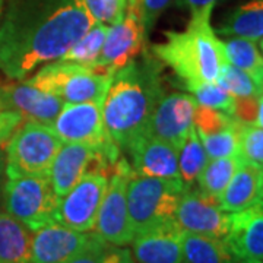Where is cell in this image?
<instances>
[{
  "instance_id": "1",
  "label": "cell",
  "mask_w": 263,
  "mask_h": 263,
  "mask_svg": "<svg viewBox=\"0 0 263 263\" xmlns=\"http://www.w3.org/2000/svg\"><path fill=\"white\" fill-rule=\"evenodd\" d=\"M85 0H5L0 18V70L24 81L56 62L94 27Z\"/></svg>"
},
{
  "instance_id": "2",
  "label": "cell",
  "mask_w": 263,
  "mask_h": 263,
  "mask_svg": "<svg viewBox=\"0 0 263 263\" xmlns=\"http://www.w3.org/2000/svg\"><path fill=\"white\" fill-rule=\"evenodd\" d=\"M164 94L162 65L152 53L114 72L103 101V119L107 135L120 152L127 154L146 133Z\"/></svg>"
},
{
  "instance_id": "3",
  "label": "cell",
  "mask_w": 263,
  "mask_h": 263,
  "mask_svg": "<svg viewBox=\"0 0 263 263\" xmlns=\"http://www.w3.org/2000/svg\"><path fill=\"white\" fill-rule=\"evenodd\" d=\"M212 12L192 15L184 31L165 32V41L151 48L152 56L179 76L180 85L216 82L228 62L224 43L211 25Z\"/></svg>"
},
{
  "instance_id": "4",
  "label": "cell",
  "mask_w": 263,
  "mask_h": 263,
  "mask_svg": "<svg viewBox=\"0 0 263 263\" xmlns=\"http://www.w3.org/2000/svg\"><path fill=\"white\" fill-rule=\"evenodd\" d=\"M113 75L89 66L56 60L24 81L65 103H103Z\"/></svg>"
},
{
  "instance_id": "5",
  "label": "cell",
  "mask_w": 263,
  "mask_h": 263,
  "mask_svg": "<svg viewBox=\"0 0 263 263\" xmlns=\"http://www.w3.org/2000/svg\"><path fill=\"white\" fill-rule=\"evenodd\" d=\"M184 189L180 179L145 177L132 171L127 183V209L135 234L173 221Z\"/></svg>"
},
{
  "instance_id": "6",
  "label": "cell",
  "mask_w": 263,
  "mask_h": 263,
  "mask_svg": "<svg viewBox=\"0 0 263 263\" xmlns=\"http://www.w3.org/2000/svg\"><path fill=\"white\" fill-rule=\"evenodd\" d=\"M62 145L48 124L24 122L6 146V179L48 174Z\"/></svg>"
},
{
  "instance_id": "7",
  "label": "cell",
  "mask_w": 263,
  "mask_h": 263,
  "mask_svg": "<svg viewBox=\"0 0 263 263\" xmlns=\"http://www.w3.org/2000/svg\"><path fill=\"white\" fill-rule=\"evenodd\" d=\"M57 203L59 197L53 189L50 174L6 179L3 208L32 233L54 222Z\"/></svg>"
},
{
  "instance_id": "8",
  "label": "cell",
  "mask_w": 263,
  "mask_h": 263,
  "mask_svg": "<svg viewBox=\"0 0 263 263\" xmlns=\"http://www.w3.org/2000/svg\"><path fill=\"white\" fill-rule=\"evenodd\" d=\"M50 127L62 142L89 145L103 154L113 165H116L122 157L120 149L105 132L103 103H65Z\"/></svg>"
},
{
  "instance_id": "9",
  "label": "cell",
  "mask_w": 263,
  "mask_h": 263,
  "mask_svg": "<svg viewBox=\"0 0 263 263\" xmlns=\"http://www.w3.org/2000/svg\"><path fill=\"white\" fill-rule=\"evenodd\" d=\"M132 171L130 164L124 157H120L108 177L107 190L95 221V233L117 247L129 246L135 237L127 209V183Z\"/></svg>"
},
{
  "instance_id": "10",
  "label": "cell",
  "mask_w": 263,
  "mask_h": 263,
  "mask_svg": "<svg viewBox=\"0 0 263 263\" xmlns=\"http://www.w3.org/2000/svg\"><path fill=\"white\" fill-rule=\"evenodd\" d=\"M107 184V174L100 171H88L75 187L59 199L54 222L75 231H94Z\"/></svg>"
},
{
  "instance_id": "11",
  "label": "cell",
  "mask_w": 263,
  "mask_h": 263,
  "mask_svg": "<svg viewBox=\"0 0 263 263\" xmlns=\"http://www.w3.org/2000/svg\"><path fill=\"white\" fill-rule=\"evenodd\" d=\"M146 34L139 15V5H129L124 18L108 27L100 56L89 67L113 75L129 65L143 50Z\"/></svg>"
},
{
  "instance_id": "12",
  "label": "cell",
  "mask_w": 263,
  "mask_h": 263,
  "mask_svg": "<svg viewBox=\"0 0 263 263\" xmlns=\"http://www.w3.org/2000/svg\"><path fill=\"white\" fill-rule=\"evenodd\" d=\"M113 170V164H110L103 154L92 146L76 142H63L48 174L57 197L60 199L75 187L88 171H100L110 177Z\"/></svg>"
},
{
  "instance_id": "13",
  "label": "cell",
  "mask_w": 263,
  "mask_h": 263,
  "mask_svg": "<svg viewBox=\"0 0 263 263\" xmlns=\"http://www.w3.org/2000/svg\"><path fill=\"white\" fill-rule=\"evenodd\" d=\"M181 231L224 238L230 228V214L226 212L218 199L193 190L184 189L174 215Z\"/></svg>"
},
{
  "instance_id": "14",
  "label": "cell",
  "mask_w": 263,
  "mask_h": 263,
  "mask_svg": "<svg viewBox=\"0 0 263 263\" xmlns=\"http://www.w3.org/2000/svg\"><path fill=\"white\" fill-rule=\"evenodd\" d=\"M197 103L193 97L183 92L164 94L155 107L145 135L158 138L180 148L195 126Z\"/></svg>"
},
{
  "instance_id": "15",
  "label": "cell",
  "mask_w": 263,
  "mask_h": 263,
  "mask_svg": "<svg viewBox=\"0 0 263 263\" xmlns=\"http://www.w3.org/2000/svg\"><path fill=\"white\" fill-rule=\"evenodd\" d=\"M65 101L29 85L27 81L0 86V111H15L25 122L51 124L63 108Z\"/></svg>"
},
{
  "instance_id": "16",
  "label": "cell",
  "mask_w": 263,
  "mask_h": 263,
  "mask_svg": "<svg viewBox=\"0 0 263 263\" xmlns=\"http://www.w3.org/2000/svg\"><path fill=\"white\" fill-rule=\"evenodd\" d=\"M224 241L235 259L263 263V200L230 214Z\"/></svg>"
},
{
  "instance_id": "17",
  "label": "cell",
  "mask_w": 263,
  "mask_h": 263,
  "mask_svg": "<svg viewBox=\"0 0 263 263\" xmlns=\"http://www.w3.org/2000/svg\"><path fill=\"white\" fill-rule=\"evenodd\" d=\"M181 228L176 219L136 233L132 240V257L136 263H183Z\"/></svg>"
},
{
  "instance_id": "18",
  "label": "cell",
  "mask_w": 263,
  "mask_h": 263,
  "mask_svg": "<svg viewBox=\"0 0 263 263\" xmlns=\"http://www.w3.org/2000/svg\"><path fill=\"white\" fill-rule=\"evenodd\" d=\"M135 174L157 179H180L179 148L167 141L143 135L130 146ZM181 180V179H180Z\"/></svg>"
},
{
  "instance_id": "19",
  "label": "cell",
  "mask_w": 263,
  "mask_h": 263,
  "mask_svg": "<svg viewBox=\"0 0 263 263\" xmlns=\"http://www.w3.org/2000/svg\"><path fill=\"white\" fill-rule=\"evenodd\" d=\"M92 233L75 231L51 222L32 233V263H66L79 253Z\"/></svg>"
},
{
  "instance_id": "20",
  "label": "cell",
  "mask_w": 263,
  "mask_h": 263,
  "mask_svg": "<svg viewBox=\"0 0 263 263\" xmlns=\"http://www.w3.org/2000/svg\"><path fill=\"white\" fill-rule=\"evenodd\" d=\"M262 168L240 161L233 179L218 197L221 208L233 214L262 200Z\"/></svg>"
},
{
  "instance_id": "21",
  "label": "cell",
  "mask_w": 263,
  "mask_h": 263,
  "mask_svg": "<svg viewBox=\"0 0 263 263\" xmlns=\"http://www.w3.org/2000/svg\"><path fill=\"white\" fill-rule=\"evenodd\" d=\"M0 263H32V231L0 211Z\"/></svg>"
},
{
  "instance_id": "22",
  "label": "cell",
  "mask_w": 263,
  "mask_h": 263,
  "mask_svg": "<svg viewBox=\"0 0 263 263\" xmlns=\"http://www.w3.org/2000/svg\"><path fill=\"white\" fill-rule=\"evenodd\" d=\"M224 37L247 38L259 41L263 38V0H252L233 9L218 28Z\"/></svg>"
},
{
  "instance_id": "23",
  "label": "cell",
  "mask_w": 263,
  "mask_h": 263,
  "mask_svg": "<svg viewBox=\"0 0 263 263\" xmlns=\"http://www.w3.org/2000/svg\"><path fill=\"white\" fill-rule=\"evenodd\" d=\"M183 263H230L234 257L224 238L211 235L181 233Z\"/></svg>"
},
{
  "instance_id": "24",
  "label": "cell",
  "mask_w": 263,
  "mask_h": 263,
  "mask_svg": "<svg viewBox=\"0 0 263 263\" xmlns=\"http://www.w3.org/2000/svg\"><path fill=\"white\" fill-rule=\"evenodd\" d=\"M208 161H209V157L193 126L179 148L180 179L186 187H190L196 181Z\"/></svg>"
},
{
  "instance_id": "25",
  "label": "cell",
  "mask_w": 263,
  "mask_h": 263,
  "mask_svg": "<svg viewBox=\"0 0 263 263\" xmlns=\"http://www.w3.org/2000/svg\"><path fill=\"white\" fill-rule=\"evenodd\" d=\"M238 164L240 160L237 155L209 160L196 180L199 190L218 199L233 179Z\"/></svg>"
},
{
  "instance_id": "26",
  "label": "cell",
  "mask_w": 263,
  "mask_h": 263,
  "mask_svg": "<svg viewBox=\"0 0 263 263\" xmlns=\"http://www.w3.org/2000/svg\"><path fill=\"white\" fill-rule=\"evenodd\" d=\"M224 43L227 60L235 67L247 72L254 78L263 69V57L260 56L256 43L240 37H230Z\"/></svg>"
},
{
  "instance_id": "27",
  "label": "cell",
  "mask_w": 263,
  "mask_h": 263,
  "mask_svg": "<svg viewBox=\"0 0 263 263\" xmlns=\"http://www.w3.org/2000/svg\"><path fill=\"white\" fill-rule=\"evenodd\" d=\"M107 31H108V25L97 22L94 27L89 29L81 40H78L59 60L91 66L101 53Z\"/></svg>"
},
{
  "instance_id": "28",
  "label": "cell",
  "mask_w": 263,
  "mask_h": 263,
  "mask_svg": "<svg viewBox=\"0 0 263 263\" xmlns=\"http://www.w3.org/2000/svg\"><path fill=\"white\" fill-rule=\"evenodd\" d=\"M184 89L193 94L197 105L221 110L227 114H233L234 97L216 82H199V84L183 85Z\"/></svg>"
},
{
  "instance_id": "29",
  "label": "cell",
  "mask_w": 263,
  "mask_h": 263,
  "mask_svg": "<svg viewBox=\"0 0 263 263\" xmlns=\"http://www.w3.org/2000/svg\"><path fill=\"white\" fill-rule=\"evenodd\" d=\"M237 157L243 162L263 170V127L256 124H240Z\"/></svg>"
},
{
  "instance_id": "30",
  "label": "cell",
  "mask_w": 263,
  "mask_h": 263,
  "mask_svg": "<svg viewBox=\"0 0 263 263\" xmlns=\"http://www.w3.org/2000/svg\"><path fill=\"white\" fill-rule=\"evenodd\" d=\"M240 124L241 123L237 122L234 119V122L222 130L212 133V135H206V136H199L203 143V148L206 151L209 160L237 155Z\"/></svg>"
},
{
  "instance_id": "31",
  "label": "cell",
  "mask_w": 263,
  "mask_h": 263,
  "mask_svg": "<svg viewBox=\"0 0 263 263\" xmlns=\"http://www.w3.org/2000/svg\"><path fill=\"white\" fill-rule=\"evenodd\" d=\"M216 84L221 85L233 97H260L253 78L230 62L222 65Z\"/></svg>"
},
{
  "instance_id": "32",
  "label": "cell",
  "mask_w": 263,
  "mask_h": 263,
  "mask_svg": "<svg viewBox=\"0 0 263 263\" xmlns=\"http://www.w3.org/2000/svg\"><path fill=\"white\" fill-rule=\"evenodd\" d=\"M122 249L110 245L97 233H92L84 249L66 263H119Z\"/></svg>"
},
{
  "instance_id": "33",
  "label": "cell",
  "mask_w": 263,
  "mask_h": 263,
  "mask_svg": "<svg viewBox=\"0 0 263 263\" xmlns=\"http://www.w3.org/2000/svg\"><path fill=\"white\" fill-rule=\"evenodd\" d=\"M233 122H234L233 116L224 113L221 110L202 107V105L196 107L195 119H193V124L199 136H206V135L222 130Z\"/></svg>"
},
{
  "instance_id": "34",
  "label": "cell",
  "mask_w": 263,
  "mask_h": 263,
  "mask_svg": "<svg viewBox=\"0 0 263 263\" xmlns=\"http://www.w3.org/2000/svg\"><path fill=\"white\" fill-rule=\"evenodd\" d=\"M95 22L114 25L120 22L127 10V0H85Z\"/></svg>"
},
{
  "instance_id": "35",
  "label": "cell",
  "mask_w": 263,
  "mask_h": 263,
  "mask_svg": "<svg viewBox=\"0 0 263 263\" xmlns=\"http://www.w3.org/2000/svg\"><path fill=\"white\" fill-rule=\"evenodd\" d=\"M173 0H139V15H141L142 25L145 29V34L148 35L158 19L162 15V12L168 6Z\"/></svg>"
},
{
  "instance_id": "36",
  "label": "cell",
  "mask_w": 263,
  "mask_h": 263,
  "mask_svg": "<svg viewBox=\"0 0 263 263\" xmlns=\"http://www.w3.org/2000/svg\"><path fill=\"white\" fill-rule=\"evenodd\" d=\"M259 97H234L233 117L241 124H254L257 119Z\"/></svg>"
},
{
  "instance_id": "37",
  "label": "cell",
  "mask_w": 263,
  "mask_h": 263,
  "mask_svg": "<svg viewBox=\"0 0 263 263\" xmlns=\"http://www.w3.org/2000/svg\"><path fill=\"white\" fill-rule=\"evenodd\" d=\"M25 122L22 116L15 111H0V146L2 143L9 141L22 123Z\"/></svg>"
},
{
  "instance_id": "38",
  "label": "cell",
  "mask_w": 263,
  "mask_h": 263,
  "mask_svg": "<svg viewBox=\"0 0 263 263\" xmlns=\"http://www.w3.org/2000/svg\"><path fill=\"white\" fill-rule=\"evenodd\" d=\"M221 0H174V3L181 9L190 10L192 15H199L203 12H212L216 3Z\"/></svg>"
},
{
  "instance_id": "39",
  "label": "cell",
  "mask_w": 263,
  "mask_h": 263,
  "mask_svg": "<svg viewBox=\"0 0 263 263\" xmlns=\"http://www.w3.org/2000/svg\"><path fill=\"white\" fill-rule=\"evenodd\" d=\"M6 157L5 152L0 151V211L3 208V193H5V183H6Z\"/></svg>"
},
{
  "instance_id": "40",
  "label": "cell",
  "mask_w": 263,
  "mask_h": 263,
  "mask_svg": "<svg viewBox=\"0 0 263 263\" xmlns=\"http://www.w3.org/2000/svg\"><path fill=\"white\" fill-rule=\"evenodd\" d=\"M256 126L263 127V95L259 97V108H257V119H256Z\"/></svg>"
},
{
  "instance_id": "41",
  "label": "cell",
  "mask_w": 263,
  "mask_h": 263,
  "mask_svg": "<svg viewBox=\"0 0 263 263\" xmlns=\"http://www.w3.org/2000/svg\"><path fill=\"white\" fill-rule=\"evenodd\" d=\"M119 263H136L135 262V259L132 257L130 250H127V249H122V254H120V260Z\"/></svg>"
},
{
  "instance_id": "42",
  "label": "cell",
  "mask_w": 263,
  "mask_h": 263,
  "mask_svg": "<svg viewBox=\"0 0 263 263\" xmlns=\"http://www.w3.org/2000/svg\"><path fill=\"white\" fill-rule=\"evenodd\" d=\"M254 82H256V85H257V88H259V92H260V95H263V69L257 73V75L254 76L253 78Z\"/></svg>"
},
{
  "instance_id": "43",
  "label": "cell",
  "mask_w": 263,
  "mask_h": 263,
  "mask_svg": "<svg viewBox=\"0 0 263 263\" xmlns=\"http://www.w3.org/2000/svg\"><path fill=\"white\" fill-rule=\"evenodd\" d=\"M230 263H254V262H247V260H241V259H233Z\"/></svg>"
},
{
  "instance_id": "44",
  "label": "cell",
  "mask_w": 263,
  "mask_h": 263,
  "mask_svg": "<svg viewBox=\"0 0 263 263\" xmlns=\"http://www.w3.org/2000/svg\"><path fill=\"white\" fill-rule=\"evenodd\" d=\"M3 5H5V0H0V18H2V13H3Z\"/></svg>"
},
{
  "instance_id": "45",
  "label": "cell",
  "mask_w": 263,
  "mask_h": 263,
  "mask_svg": "<svg viewBox=\"0 0 263 263\" xmlns=\"http://www.w3.org/2000/svg\"><path fill=\"white\" fill-rule=\"evenodd\" d=\"M260 195H262V200H263V173H262V190H260Z\"/></svg>"
},
{
  "instance_id": "46",
  "label": "cell",
  "mask_w": 263,
  "mask_h": 263,
  "mask_svg": "<svg viewBox=\"0 0 263 263\" xmlns=\"http://www.w3.org/2000/svg\"><path fill=\"white\" fill-rule=\"evenodd\" d=\"M260 48H262V51H263V38L260 40Z\"/></svg>"
}]
</instances>
